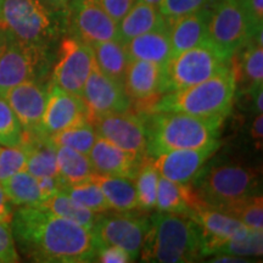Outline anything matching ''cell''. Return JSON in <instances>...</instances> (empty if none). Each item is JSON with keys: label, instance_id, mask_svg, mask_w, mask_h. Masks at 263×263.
Here are the masks:
<instances>
[{"label": "cell", "instance_id": "e0dca14e", "mask_svg": "<svg viewBox=\"0 0 263 263\" xmlns=\"http://www.w3.org/2000/svg\"><path fill=\"white\" fill-rule=\"evenodd\" d=\"M219 140L197 149L166 151L153 157L157 172L163 178L177 183H192L201 172L207 160L218 150Z\"/></svg>", "mask_w": 263, "mask_h": 263}, {"label": "cell", "instance_id": "ee69618b", "mask_svg": "<svg viewBox=\"0 0 263 263\" xmlns=\"http://www.w3.org/2000/svg\"><path fill=\"white\" fill-rule=\"evenodd\" d=\"M246 14L258 29L263 26V0H241Z\"/></svg>", "mask_w": 263, "mask_h": 263}, {"label": "cell", "instance_id": "9c48e42d", "mask_svg": "<svg viewBox=\"0 0 263 263\" xmlns=\"http://www.w3.org/2000/svg\"><path fill=\"white\" fill-rule=\"evenodd\" d=\"M47 52L48 49L25 44L4 33L0 43V97L26 81H37L47 65Z\"/></svg>", "mask_w": 263, "mask_h": 263}, {"label": "cell", "instance_id": "1f68e13d", "mask_svg": "<svg viewBox=\"0 0 263 263\" xmlns=\"http://www.w3.org/2000/svg\"><path fill=\"white\" fill-rule=\"evenodd\" d=\"M3 189L14 205L39 206L43 201L38 179L27 171L14 174L2 183Z\"/></svg>", "mask_w": 263, "mask_h": 263}, {"label": "cell", "instance_id": "5bb4252c", "mask_svg": "<svg viewBox=\"0 0 263 263\" xmlns=\"http://www.w3.org/2000/svg\"><path fill=\"white\" fill-rule=\"evenodd\" d=\"M124 90L138 103V114L147 115L167 93L166 66L144 60H129L124 74Z\"/></svg>", "mask_w": 263, "mask_h": 263}, {"label": "cell", "instance_id": "277c9868", "mask_svg": "<svg viewBox=\"0 0 263 263\" xmlns=\"http://www.w3.org/2000/svg\"><path fill=\"white\" fill-rule=\"evenodd\" d=\"M235 91V74L232 66H229L201 83L164 93L154 105L151 112L171 111L226 120L232 111Z\"/></svg>", "mask_w": 263, "mask_h": 263}, {"label": "cell", "instance_id": "d6a6232c", "mask_svg": "<svg viewBox=\"0 0 263 263\" xmlns=\"http://www.w3.org/2000/svg\"><path fill=\"white\" fill-rule=\"evenodd\" d=\"M159 177L160 174L157 172L153 159L151 156H147L134 178L139 211L147 212L155 209Z\"/></svg>", "mask_w": 263, "mask_h": 263}, {"label": "cell", "instance_id": "2e32d148", "mask_svg": "<svg viewBox=\"0 0 263 263\" xmlns=\"http://www.w3.org/2000/svg\"><path fill=\"white\" fill-rule=\"evenodd\" d=\"M84 122H90V114L83 99L49 84L47 106L42 118L43 133L50 137Z\"/></svg>", "mask_w": 263, "mask_h": 263}, {"label": "cell", "instance_id": "f6af8a7d", "mask_svg": "<svg viewBox=\"0 0 263 263\" xmlns=\"http://www.w3.org/2000/svg\"><path fill=\"white\" fill-rule=\"evenodd\" d=\"M14 216V211H12V202L10 201L9 197L3 189V185L0 184V221L10 223Z\"/></svg>", "mask_w": 263, "mask_h": 263}, {"label": "cell", "instance_id": "c3c4849f", "mask_svg": "<svg viewBox=\"0 0 263 263\" xmlns=\"http://www.w3.org/2000/svg\"><path fill=\"white\" fill-rule=\"evenodd\" d=\"M211 262H250L249 257H240V256H234V255H213V258L210 259Z\"/></svg>", "mask_w": 263, "mask_h": 263}, {"label": "cell", "instance_id": "836d02e7", "mask_svg": "<svg viewBox=\"0 0 263 263\" xmlns=\"http://www.w3.org/2000/svg\"><path fill=\"white\" fill-rule=\"evenodd\" d=\"M217 210L234 217L249 229L263 232V199L258 194L236 200Z\"/></svg>", "mask_w": 263, "mask_h": 263}, {"label": "cell", "instance_id": "484cf974", "mask_svg": "<svg viewBox=\"0 0 263 263\" xmlns=\"http://www.w3.org/2000/svg\"><path fill=\"white\" fill-rule=\"evenodd\" d=\"M201 202L190 183H177L159 177L155 206L157 212L189 217L190 212Z\"/></svg>", "mask_w": 263, "mask_h": 263}, {"label": "cell", "instance_id": "7bdbcfd3", "mask_svg": "<svg viewBox=\"0 0 263 263\" xmlns=\"http://www.w3.org/2000/svg\"><path fill=\"white\" fill-rule=\"evenodd\" d=\"M38 179V185L39 190H41L42 199L43 201L47 200L48 197H50L59 192H61L64 183L59 178L58 176H50V177H41Z\"/></svg>", "mask_w": 263, "mask_h": 263}, {"label": "cell", "instance_id": "b9f144b4", "mask_svg": "<svg viewBox=\"0 0 263 263\" xmlns=\"http://www.w3.org/2000/svg\"><path fill=\"white\" fill-rule=\"evenodd\" d=\"M97 2L103 6L105 11H106L115 21L118 22L127 14L128 10L134 5V3H136L137 0H97Z\"/></svg>", "mask_w": 263, "mask_h": 263}, {"label": "cell", "instance_id": "681fc988", "mask_svg": "<svg viewBox=\"0 0 263 263\" xmlns=\"http://www.w3.org/2000/svg\"><path fill=\"white\" fill-rule=\"evenodd\" d=\"M250 93L252 94V97H254V104H255V110L257 114H262V110H263V89H262V85H259V87L255 88V89H252Z\"/></svg>", "mask_w": 263, "mask_h": 263}, {"label": "cell", "instance_id": "bcb514c9", "mask_svg": "<svg viewBox=\"0 0 263 263\" xmlns=\"http://www.w3.org/2000/svg\"><path fill=\"white\" fill-rule=\"evenodd\" d=\"M251 137L255 140L256 146L261 149L262 146V138H263V116L262 114H257L255 117L254 123L251 127Z\"/></svg>", "mask_w": 263, "mask_h": 263}, {"label": "cell", "instance_id": "cb8c5ba5", "mask_svg": "<svg viewBox=\"0 0 263 263\" xmlns=\"http://www.w3.org/2000/svg\"><path fill=\"white\" fill-rule=\"evenodd\" d=\"M167 25L159 6L137 0L128 12L117 22V39L123 44L130 39Z\"/></svg>", "mask_w": 263, "mask_h": 263}, {"label": "cell", "instance_id": "52a82bcc", "mask_svg": "<svg viewBox=\"0 0 263 263\" xmlns=\"http://www.w3.org/2000/svg\"><path fill=\"white\" fill-rule=\"evenodd\" d=\"M261 32L246 14L241 0H216L210 5L207 42L226 60Z\"/></svg>", "mask_w": 263, "mask_h": 263}, {"label": "cell", "instance_id": "ba28073f", "mask_svg": "<svg viewBox=\"0 0 263 263\" xmlns=\"http://www.w3.org/2000/svg\"><path fill=\"white\" fill-rule=\"evenodd\" d=\"M229 66L209 42L173 55L166 64L167 93L201 83Z\"/></svg>", "mask_w": 263, "mask_h": 263}, {"label": "cell", "instance_id": "e575fe53", "mask_svg": "<svg viewBox=\"0 0 263 263\" xmlns=\"http://www.w3.org/2000/svg\"><path fill=\"white\" fill-rule=\"evenodd\" d=\"M61 192L70 196L73 201L84 206L85 209L90 210L94 213L100 215V213H106L111 210L103 190L91 179L82 183L66 184L62 186Z\"/></svg>", "mask_w": 263, "mask_h": 263}, {"label": "cell", "instance_id": "30bf717a", "mask_svg": "<svg viewBox=\"0 0 263 263\" xmlns=\"http://www.w3.org/2000/svg\"><path fill=\"white\" fill-rule=\"evenodd\" d=\"M100 213L91 232L99 245H115L129 254L136 261L139 258L141 246L150 226V216L137 212Z\"/></svg>", "mask_w": 263, "mask_h": 263}, {"label": "cell", "instance_id": "ac0fdd59", "mask_svg": "<svg viewBox=\"0 0 263 263\" xmlns=\"http://www.w3.org/2000/svg\"><path fill=\"white\" fill-rule=\"evenodd\" d=\"M4 99L12 108L25 132H42V118L48 89L37 81H26L11 88Z\"/></svg>", "mask_w": 263, "mask_h": 263}, {"label": "cell", "instance_id": "6da1fadb", "mask_svg": "<svg viewBox=\"0 0 263 263\" xmlns=\"http://www.w3.org/2000/svg\"><path fill=\"white\" fill-rule=\"evenodd\" d=\"M15 244L29 261L41 263H88L97 261L93 234L70 219L38 206H21L11 222Z\"/></svg>", "mask_w": 263, "mask_h": 263}, {"label": "cell", "instance_id": "7a4b0ae2", "mask_svg": "<svg viewBox=\"0 0 263 263\" xmlns=\"http://www.w3.org/2000/svg\"><path fill=\"white\" fill-rule=\"evenodd\" d=\"M202 249V232L193 218L157 212L150 216L139 257L143 262H195L203 257Z\"/></svg>", "mask_w": 263, "mask_h": 263}, {"label": "cell", "instance_id": "9a60e30c", "mask_svg": "<svg viewBox=\"0 0 263 263\" xmlns=\"http://www.w3.org/2000/svg\"><path fill=\"white\" fill-rule=\"evenodd\" d=\"M81 98L89 110L90 120L106 114L124 112L132 106V100L124 90L123 84L105 74L98 67L97 62L85 82Z\"/></svg>", "mask_w": 263, "mask_h": 263}, {"label": "cell", "instance_id": "60d3db41", "mask_svg": "<svg viewBox=\"0 0 263 263\" xmlns=\"http://www.w3.org/2000/svg\"><path fill=\"white\" fill-rule=\"evenodd\" d=\"M103 263H128L134 262L129 254L122 248L115 245H99L97 261Z\"/></svg>", "mask_w": 263, "mask_h": 263}, {"label": "cell", "instance_id": "5b68a950", "mask_svg": "<svg viewBox=\"0 0 263 263\" xmlns=\"http://www.w3.org/2000/svg\"><path fill=\"white\" fill-rule=\"evenodd\" d=\"M64 12L52 11L39 0H3L0 29L25 44L48 49L65 26Z\"/></svg>", "mask_w": 263, "mask_h": 263}, {"label": "cell", "instance_id": "4316f807", "mask_svg": "<svg viewBox=\"0 0 263 263\" xmlns=\"http://www.w3.org/2000/svg\"><path fill=\"white\" fill-rule=\"evenodd\" d=\"M91 180H94L103 190L111 210L117 212L138 210L137 189L134 178L101 176V174L95 173L91 177Z\"/></svg>", "mask_w": 263, "mask_h": 263}, {"label": "cell", "instance_id": "8d00e7d4", "mask_svg": "<svg viewBox=\"0 0 263 263\" xmlns=\"http://www.w3.org/2000/svg\"><path fill=\"white\" fill-rule=\"evenodd\" d=\"M24 137V128L20 123L8 101L0 97V144L4 146H17Z\"/></svg>", "mask_w": 263, "mask_h": 263}, {"label": "cell", "instance_id": "f1b7e54d", "mask_svg": "<svg viewBox=\"0 0 263 263\" xmlns=\"http://www.w3.org/2000/svg\"><path fill=\"white\" fill-rule=\"evenodd\" d=\"M57 163L58 177L64 185L85 182L95 174L88 155L67 146H58Z\"/></svg>", "mask_w": 263, "mask_h": 263}, {"label": "cell", "instance_id": "f5cc1de1", "mask_svg": "<svg viewBox=\"0 0 263 263\" xmlns=\"http://www.w3.org/2000/svg\"><path fill=\"white\" fill-rule=\"evenodd\" d=\"M2 3H3V0H0V11H2Z\"/></svg>", "mask_w": 263, "mask_h": 263}, {"label": "cell", "instance_id": "4fadbf2b", "mask_svg": "<svg viewBox=\"0 0 263 263\" xmlns=\"http://www.w3.org/2000/svg\"><path fill=\"white\" fill-rule=\"evenodd\" d=\"M90 122L99 137L129 153L147 155V128L143 115L128 110L93 117Z\"/></svg>", "mask_w": 263, "mask_h": 263}, {"label": "cell", "instance_id": "3957f363", "mask_svg": "<svg viewBox=\"0 0 263 263\" xmlns=\"http://www.w3.org/2000/svg\"><path fill=\"white\" fill-rule=\"evenodd\" d=\"M143 116L147 128V155L151 157L166 151L197 149L217 141L224 122L221 118L171 111H155Z\"/></svg>", "mask_w": 263, "mask_h": 263}, {"label": "cell", "instance_id": "7402d4cb", "mask_svg": "<svg viewBox=\"0 0 263 263\" xmlns=\"http://www.w3.org/2000/svg\"><path fill=\"white\" fill-rule=\"evenodd\" d=\"M21 145L27 154L26 171L34 176L41 177L58 176L57 149L50 137L43 132H25Z\"/></svg>", "mask_w": 263, "mask_h": 263}, {"label": "cell", "instance_id": "7dc6e473", "mask_svg": "<svg viewBox=\"0 0 263 263\" xmlns=\"http://www.w3.org/2000/svg\"><path fill=\"white\" fill-rule=\"evenodd\" d=\"M39 2L43 3L47 8L52 10V11L64 12L71 0H39Z\"/></svg>", "mask_w": 263, "mask_h": 263}, {"label": "cell", "instance_id": "4dcf8cb0", "mask_svg": "<svg viewBox=\"0 0 263 263\" xmlns=\"http://www.w3.org/2000/svg\"><path fill=\"white\" fill-rule=\"evenodd\" d=\"M262 232L251 230L245 238L228 239L203 244L202 255L209 257L213 255H234L240 257H261L263 252Z\"/></svg>", "mask_w": 263, "mask_h": 263}, {"label": "cell", "instance_id": "d590c367", "mask_svg": "<svg viewBox=\"0 0 263 263\" xmlns=\"http://www.w3.org/2000/svg\"><path fill=\"white\" fill-rule=\"evenodd\" d=\"M98 134L91 122H84L70 127L59 133L50 136L52 143L57 146H67L88 155L93 147Z\"/></svg>", "mask_w": 263, "mask_h": 263}, {"label": "cell", "instance_id": "603a6c76", "mask_svg": "<svg viewBox=\"0 0 263 263\" xmlns=\"http://www.w3.org/2000/svg\"><path fill=\"white\" fill-rule=\"evenodd\" d=\"M230 66L235 74L236 84L245 85L249 93L263 85V48L262 32L255 35L230 58Z\"/></svg>", "mask_w": 263, "mask_h": 263}, {"label": "cell", "instance_id": "83f0119b", "mask_svg": "<svg viewBox=\"0 0 263 263\" xmlns=\"http://www.w3.org/2000/svg\"><path fill=\"white\" fill-rule=\"evenodd\" d=\"M97 66L114 81L123 84L129 58L126 47L118 39H111L90 45Z\"/></svg>", "mask_w": 263, "mask_h": 263}, {"label": "cell", "instance_id": "816d5d0a", "mask_svg": "<svg viewBox=\"0 0 263 263\" xmlns=\"http://www.w3.org/2000/svg\"><path fill=\"white\" fill-rule=\"evenodd\" d=\"M3 38H4V32L2 31V29H0V43H2V41H3Z\"/></svg>", "mask_w": 263, "mask_h": 263}, {"label": "cell", "instance_id": "ffe728a7", "mask_svg": "<svg viewBox=\"0 0 263 263\" xmlns=\"http://www.w3.org/2000/svg\"><path fill=\"white\" fill-rule=\"evenodd\" d=\"M189 217L201 229L203 244L228 239H241L251 232V229H249L234 217L227 215L215 207L207 206L203 202L197 205L190 212Z\"/></svg>", "mask_w": 263, "mask_h": 263}, {"label": "cell", "instance_id": "7c38bea8", "mask_svg": "<svg viewBox=\"0 0 263 263\" xmlns=\"http://www.w3.org/2000/svg\"><path fill=\"white\" fill-rule=\"evenodd\" d=\"M64 15L71 35L87 44L117 39V22L97 0H71Z\"/></svg>", "mask_w": 263, "mask_h": 263}, {"label": "cell", "instance_id": "44dd1931", "mask_svg": "<svg viewBox=\"0 0 263 263\" xmlns=\"http://www.w3.org/2000/svg\"><path fill=\"white\" fill-rule=\"evenodd\" d=\"M209 15L210 6H206L190 14L167 20L172 57L207 42Z\"/></svg>", "mask_w": 263, "mask_h": 263}, {"label": "cell", "instance_id": "f35d334b", "mask_svg": "<svg viewBox=\"0 0 263 263\" xmlns=\"http://www.w3.org/2000/svg\"><path fill=\"white\" fill-rule=\"evenodd\" d=\"M216 0H161L159 9L166 20L179 17L210 6Z\"/></svg>", "mask_w": 263, "mask_h": 263}, {"label": "cell", "instance_id": "d4e9b609", "mask_svg": "<svg viewBox=\"0 0 263 263\" xmlns=\"http://www.w3.org/2000/svg\"><path fill=\"white\" fill-rule=\"evenodd\" d=\"M124 47L129 60H144L166 66L172 57L167 25L130 39Z\"/></svg>", "mask_w": 263, "mask_h": 263}, {"label": "cell", "instance_id": "74e56055", "mask_svg": "<svg viewBox=\"0 0 263 263\" xmlns=\"http://www.w3.org/2000/svg\"><path fill=\"white\" fill-rule=\"evenodd\" d=\"M26 163L27 154L21 144L17 146L0 147V184L14 174L26 171Z\"/></svg>", "mask_w": 263, "mask_h": 263}, {"label": "cell", "instance_id": "f907efd6", "mask_svg": "<svg viewBox=\"0 0 263 263\" xmlns=\"http://www.w3.org/2000/svg\"><path fill=\"white\" fill-rule=\"evenodd\" d=\"M144 2L149 3V4H153V5L159 6V5H160V2H161V0H144Z\"/></svg>", "mask_w": 263, "mask_h": 263}, {"label": "cell", "instance_id": "f546056e", "mask_svg": "<svg viewBox=\"0 0 263 263\" xmlns=\"http://www.w3.org/2000/svg\"><path fill=\"white\" fill-rule=\"evenodd\" d=\"M38 207L47 210L52 215L70 219V221L77 223L89 232L93 230L99 218V213H94L90 210L85 209L84 206L73 201L70 196H67L62 192H59L55 195L48 197L47 200L42 201Z\"/></svg>", "mask_w": 263, "mask_h": 263}, {"label": "cell", "instance_id": "8992f818", "mask_svg": "<svg viewBox=\"0 0 263 263\" xmlns=\"http://www.w3.org/2000/svg\"><path fill=\"white\" fill-rule=\"evenodd\" d=\"M192 183L197 197L205 205L219 209L258 194L259 173L238 164H223L207 171L201 170Z\"/></svg>", "mask_w": 263, "mask_h": 263}, {"label": "cell", "instance_id": "d6986e66", "mask_svg": "<svg viewBox=\"0 0 263 263\" xmlns=\"http://www.w3.org/2000/svg\"><path fill=\"white\" fill-rule=\"evenodd\" d=\"M88 157L97 174L136 178L138 171L147 155L143 156L129 153L98 136Z\"/></svg>", "mask_w": 263, "mask_h": 263}, {"label": "cell", "instance_id": "ab89813d", "mask_svg": "<svg viewBox=\"0 0 263 263\" xmlns=\"http://www.w3.org/2000/svg\"><path fill=\"white\" fill-rule=\"evenodd\" d=\"M0 262H20V256L10 223L0 221Z\"/></svg>", "mask_w": 263, "mask_h": 263}, {"label": "cell", "instance_id": "8fae6325", "mask_svg": "<svg viewBox=\"0 0 263 263\" xmlns=\"http://www.w3.org/2000/svg\"><path fill=\"white\" fill-rule=\"evenodd\" d=\"M94 66L95 57L90 45L73 35H68L62 39L59 47L51 83L67 93L81 97Z\"/></svg>", "mask_w": 263, "mask_h": 263}]
</instances>
